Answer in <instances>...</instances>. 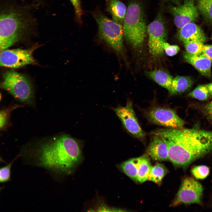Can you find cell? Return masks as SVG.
Here are the masks:
<instances>
[{
	"mask_svg": "<svg viewBox=\"0 0 212 212\" xmlns=\"http://www.w3.org/2000/svg\"><path fill=\"white\" fill-rule=\"evenodd\" d=\"M170 11L174 17L175 24L179 29L188 23L193 22L199 16L193 0H185L182 5L172 6Z\"/></svg>",
	"mask_w": 212,
	"mask_h": 212,
	"instance_id": "7c38bea8",
	"label": "cell"
},
{
	"mask_svg": "<svg viewBox=\"0 0 212 212\" xmlns=\"http://www.w3.org/2000/svg\"><path fill=\"white\" fill-rule=\"evenodd\" d=\"M106 7L113 20L120 24L123 22L127 11L123 3L119 0H107Z\"/></svg>",
	"mask_w": 212,
	"mask_h": 212,
	"instance_id": "2e32d148",
	"label": "cell"
},
{
	"mask_svg": "<svg viewBox=\"0 0 212 212\" xmlns=\"http://www.w3.org/2000/svg\"><path fill=\"white\" fill-rule=\"evenodd\" d=\"M145 115L151 123L168 128H182L185 123L173 110L167 107H154L147 112Z\"/></svg>",
	"mask_w": 212,
	"mask_h": 212,
	"instance_id": "52a82bcc",
	"label": "cell"
},
{
	"mask_svg": "<svg viewBox=\"0 0 212 212\" xmlns=\"http://www.w3.org/2000/svg\"><path fill=\"white\" fill-rule=\"evenodd\" d=\"M193 84V80L189 76H177L173 79L170 89V95L179 94L189 90Z\"/></svg>",
	"mask_w": 212,
	"mask_h": 212,
	"instance_id": "e0dca14e",
	"label": "cell"
},
{
	"mask_svg": "<svg viewBox=\"0 0 212 212\" xmlns=\"http://www.w3.org/2000/svg\"><path fill=\"white\" fill-rule=\"evenodd\" d=\"M178 35L179 39L183 42L197 40L204 42L207 40L203 29L193 22L188 23L179 29Z\"/></svg>",
	"mask_w": 212,
	"mask_h": 212,
	"instance_id": "9a60e30c",
	"label": "cell"
},
{
	"mask_svg": "<svg viewBox=\"0 0 212 212\" xmlns=\"http://www.w3.org/2000/svg\"><path fill=\"white\" fill-rule=\"evenodd\" d=\"M31 49L20 48L1 50L0 66L11 68H18L35 63Z\"/></svg>",
	"mask_w": 212,
	"mask_h": 212,
	"instance_id": "30bf717a",
	"label": "cell"
},
{
	"mask_svg": "<svg viewBox=\"0 0 212 212\" xmlns=\"http://www.w3.org/2000/svg\"><path fill=\"white\" fill-rule=\"evenodd\" d=\"M183 57L185 62L193 66L202 75L211 77L212 61L202 53L192 54L184 52Z\"/></svg>",
	"mask_w": 212,
	"mask_h": 212,
	"instance_id": "5bb4252c",
	"label": "cell"
},
{
	"mask_svg": "<svg viewBox=\"0 0 212 212\" xmlns=\"http://www.w3.org/2000/svg\"><path fill=\"white\" fill-rule=\"evenodd\" d=\"M1 87L20 102L26 104L32 103L33 87L25 75L13 70L6 71L3 75Z\"/></svg>",
	"mask_w": 212,
	"mask_h": 212,
	"instance_id": "5b68a950",
	"label": "cell"
},
{
	"mask_svg": "<svg viewBox=\"0 0 212 212\" xmlns=\"http://www.w3.org/2000/svg\"><path fill=\"white\" fill-rule=\"evenodd\" d=\"M72 4L77 18L80 19L82 14L80 0H69Z\"/></svg>",
	"mask_w": 212,
	"mask_h": 212,
	"instance_id": "83f0119b",
	"label": "cell"
},
{
	"mask_svg": "<svg viewBox=\"0 0 212 212\" xmlns=\"http://www.w3.org/2000/svg\"><path fill=\"white\" fill-rule=\"evenodd\" d=\"M113 110L130 134L140 140L145 138V133L138 123L131 101H128L125 107L119 106Z\"/></svg>",
	"mask_w": 212,
	"mask_h": 212,
	"instance_id": "8fae6325",
	"label": "cell"
},
{
	"mask_svg": "<svg viewBox=\"0 0 212 212\" xmlns=\"http://www.w3.org/2000/svg\"><path fill=\"white\" fill-rule=\"evenodd\" d=\"M141 159V156L130 159L120 163L118 167L131 179L138 182V169Z\"/></svg>",
	"mask_w": 212,
	"mask_h": 212,
	"instance_id": "d6986e66",
	"label": "cell"
},
{
	"mask_svg": "<svg viewBox=\"0 0 212 212\" xmlns=\"http://www.w3.org/2000/svg\"><path fill=\"white\" fill-rule=\"evenodd\" d=\"M167 172V170L163 165L156 163L152 166L148 180L156 183H160Z\"/></svg>",
	"mask_w": 212,
	"mask_h": 212,
	"instance_id": "44dd1931",
	"label": "cell"
},
{
	"mask_svg": "<svg viewBox=\"0 0 212 212\" xmlns=\"http://www.w3.org/2000/svg\"><path fill=\"white\" fill-rule=\"evenodd\" d=\"M94 16L98 25L100 38L116 53L123 54V26L102 14H95Z\"/></svg>",
	"mask_w": 212,
	"mask_h": 212,
	"instance_id": "8992f818",
	"label": "cell"
},
{
	"mask_svg": "<svg viewBox=\"0 0 212 212\" xmlns=\"http://www.w3.org/2000/svg\"><path fill=\"white\" fill-rule=\"evenodd\" d=\"M203 110L207 117L212 121V101L204 105L203 107Z\"/></svg>",
	"mask_w": 212,
	"mask_h": 212,
	"instance_id": "f1b7e54d",
	"label": "cell"
},
{
	"mask_svg": "<svg viewBox=\"0 0 212 212\" xmlns=\"http://www.w3.org/2000/svg\"><path fill=\"white\" fill-rule=\"evenodd\" d=\"M210 95L206 85H200L189 93L188 96L200 100H206L210 97Z\"/></svg>",
	"mask_w": 212,
	"mask_h": 212,
	"instance_id": "cb8c5ba5",
	"label": "cell"
},
{
	"mask_svg": "<svg viewBox=\"0 0 212 212\" xmlns=\"http://www.w3.org/2000/svg\"><path fill=\"white\" fill-rule=\"evenodd\" d=\"M191 171L196 179H202L205 178L208 175L209 169L206 165H201L194 167Z\"/></svg>",
	"mask_w": 212,
	"mask_h": 212,
	"instance_id": "d4e9b609",
	"label": "cell"
},
{
	"mask_svg": "<svg viewBox=\"0 0 212 212\" xmlns=\"http://www.w3.org/2000/svg\"><path fill=\"white\" fill-rule=\"evenodd\" d=\"M186 52L192 54H201L203 52L204 44L199 40H192L183 42Z\"/></svg>",
	"mask_w": 212,
	"mask_h": 212,
	"instance_id": "603a6c76",
	"label": "cell"
},
{
	"mask_svg": "<svg viewBox=\"0 0 212 212\" xmlns=\"http://www.w3.org/2000/svg\"><path fill=\"white\" fill-rule=\"evenodd\" d=\"M17 158H16L7 165L0 169V182L4 183L9 181L10 179L11 169L12 165Z\"/></svg>",
	"mask_w": 212,
	"mask_h": 212,
	"instance_id": "484cf974",
	"label": "cell"
},
{
	"mask_svg": "<svg viewBox=\"0 0 212 212\" xmlns=\"http://www.w3.org/2000/svg\"><path fill=\"white\" fill-rule=\"evenodd\" d=\"M208 90L210 96L212 97V82L205 85Z\"/></svg>",
	"mask_w": 212,
	"mask_h": 212,
	"instance_id": "1f68e13d",
	"label": "cell"
},
{
	"mask_svg": "<svg viewBox=\"0 0 212 212\" xmlns=\"http://www.w3.org/2000/svg\"><path fill=\"white\" fill-rule=\"evenodd\" d=\"M202 53L212 61V45H204Z\"/></svg>",
	"mask_w": 212,
	"mask_h": 212,
	"instance_id": "f546056e",
	"label": "cell"
},
{
	"mask_svg": "<svg viewBox=\"0 0 212 212\" xmlns=\"http://www.w3.org/2000/svg\"><path fill=\"white\" fill-rule=\"evenodd\" d=\"M152 166L150 160L147 155L141 156L138 174V181L140 183H143L148 179Z\"/></svg>",
	"mask_w": 212,
	"mask_h": 212,
	"instance_id": "ffe728a7",
	"label": "cell"
},
{
	"mask_svg": "<svg viewBox=\"0 0 212 212\" xmlns=\"http://www.w3.org/2000/svg\"><path fill=\"white\" fill-rule=\"evenodd\" d=\"M162 47L165 54L169 56L175 55L180 49V47L178 46L170 44L166 42L163 43Z\"/></svg>",
	"mask_w": 212,
	"mask_h": 212,
	"instance_id": "4316f807",
	"label": "cell"
},
{
	"mask_svg": "<svg viewBox=\"0 0 212 212\" xmlns=\"http://www.w3.org/2000/svg\"><path fill=\"white\" fill-rule=\"evenodd\" d=\"M6 116L5 112L4 111H1L0 115V125L1 128L4 126L6 121Z\"/></svg>",
	"mask_w": 212,
	"mask_h": 212,
	"instance_id": "4dcf8cb0",
	"label": "cell"
},
{
	"mask_svg": "<svg viewBox=\"0 0 212 212\" xmlns=\"http://www.w3.org/2000/svg\"><path fill=\"white\" fill-rule=\"evenodd\" d=\"M173 0V1H176V0Z\"/></svg>",
	"mask_w": 212,
	"mask_h": 212,
	"instance_id": "d6a6232c",
	"label": "cell"
},
{
	"mask_svg": "<svg viewBox=\"0 0 212 212\" xmlns=\"http://www.w3.org/2000/svg\"><path fill=\"white\" fill-rule=\"evenodd\" d=\"M148 45L150 52L155 58L159 57L163 54V43L165 42L166 32L162 16L159 15L148 26Z\"/></svg>",
	"mask_w": 212,
	"mask_h": 212,
	"instance_id": "9c48e42d",
	"label": "cell"
},
{
	"mask_svg": "<svg viewBox=\"0 0 212 212\" xmlns=\"http://www.w3.org/2000/svg\"><path fill=\"white\" fill-rule=\"evenodd\" d=\"M123 23L126 40L134 48L140 47L145 38L146 26L142 8L138 3H130Z\"/></svg>",
	"mask_w": 212,
	"mask_h": 212,
	"instance_id": "3957f363",
	"label": "cell"
},
{
	"mask_svg": "<svg viewBox=\"0 0 212 212\" xmlns=\"http://www.w3.org/2000/svg\"><path fill=\"white\" fill-rule=\"evenodd\" d=\"M203 192L202 186L199 182L191 178H186L182 181L172 205L194 203L201 204Z\"/></svg>",
	"mask_w": 212,
	"mask_h": 212,
	"instance_id": "ba28073f",
	"label": "cell"
},
{
	"mask_svg": "<svg viewBox=\"0 0 212 212\" xmlns=\"http://www.w3.org/2000/svg\"><path fill=\"white\" fill-rule=\"evenodd\" d=\"M0 49H7L20 40L27 27V23L20 13L9 11L0 15Z\"/></svg>",
	"mask_w": 212,
	"mask_h": 212,
	"instance_id": "277c9868",
	"label": "cell"
},
{
	"mask_svg": "<svg viewBox=\"0 0 212 212\" xmlns=\"http://www.w3.org/2000/svg\"><path fill=\"white\" fill-rule=\"evenodd\" d=\"M38 158L42 167L70 174L82 160L81 144L68 135H63L42 145Z\"/></svg>",
	"mask_w": 212,
	"mask_h": 212,
	"instance_id": "7a4b0ae2",
	"label": "cell"
},
{
	"mask_svg": "<svg viewBox=\"0 0 212 212\" xmlns=\"http://www.w3.org/2000/svg\"><path fill=\"white\" fill-rule=\"evenodd\" d=\"M146 75L158 84L168 90L170 89L173 78L167 72L158 69L146 72Z\"/></svg>",
	"mask_w": 212,
	"mask_h": 212,
	"instance_id": "ac0fdd59",
	"label": "cell"
},
{
	"mask_svg": "<svg viewBox=\"0 0 212 212\" xmlns=\"http://www.w3.org/2000/svg\"><path fill=\"white\" fill-rule=\"evenodd\" d=\"M151 133L160 136L166 145L169 160L175 166L186 167L212 151V131L196 127L167 128Z\"/></svg>",
	"mask_w": 212,
	"mask_h": 212,
	"instance_id": "6da1fadb",
	"label": "cell"
},
{
	"mask_svg": "<svg viewBox=\"0 0 212 212\" xmlns=\"http://www.w3.org/2000/svg\"><path fill=\"white\" fill-rule=\"evenodd\" d=\"M197 9L207 21L212 23V0H196Z\"/></svg>",
	"mask_w": 212,
	"mask_h": 212,
	"instance_id": "7402d4cb",
	"label": "cell"
},
{
	"mask_svg": "<svg viewBox=\"0 0 212 212\" xmlns=\"http://www.w3.org/2000/svg\"><path fill=\"white\" fill-rule=\"evenodd\" d=\"M151 135L146 150L147 154L155 160H169L168 148L165 142L158 135L152 133Z\"/></svg>",
	"mask_w": 212,
	"mask_h": 212,
	"instance_id": "4fadbf2b",
	"label": "cell"
}]
</instances>
